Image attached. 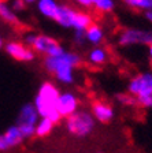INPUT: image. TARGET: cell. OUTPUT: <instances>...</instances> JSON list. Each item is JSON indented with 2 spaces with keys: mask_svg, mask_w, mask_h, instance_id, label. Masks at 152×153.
Masks as SVG:
<instances>
[{
  "mask_svg": "<svg viewBox=\"0 0 152 153\" xmlns=\"http://www.w3.org/2000/svg\"><path fill=\"white\" fill-rule=\"evenodd\" d=\"M38 119H40V115L33 102H26L25 105L21 107L19 114L16 116V126L23 134L25 140L34 137L36 123L38 122Z\"/></svg>",
  "mask_w": 152,
  "mask_h": 153,
  "instance_id": "277c9868",
  "label": "cell"
},
{
  "mask_svg": "<svg viewBox=\"0 0 152 153\" xmlns=\"http://www.w3.org/2000/svg\"><path fill=\"white\" fill-rule=\"evenodd\" d=\"M26 3L28 4H30V3H36V1H37V0H25Z\"/></svg>",
  "mask_w": 152,
  "mask_h": 153,
  "instance_id": "f546056e",
  "label": "cell"
},
{
  "mask_svg": "<svg viewBox=\"0 0 152 153\" xmlns=\"http://www.w3.org/2000/svg\"><path fill=\"white\" fill-rule=\"evenodd\" d=\"M30 47L34 49L36 53L45 55V56H60L64 52L62 44L47 34H36Z\"/></svg>",
  "mask_w": 152,
  "mask_h": 153,
  "instance_id": "5b68a950",
  "label": "cell"
},
{
  "mask_svg": "<svg viewBox=\"0 0 152 153\" xmlns=\"http://www.w3.org/2000/svg\"><path fill=\"white\" fill-rule=\"evenodd\" d=\"M108 59H110V53L103 47L92 48L88 53V62L93 66H103L108 62Z\"/></svg>",
  "mask_w": 152,
  "mask_h": 153,
  "instance_id": "5bb4252c",
  "label": "cell"
},
{
  "mask_svg": "<svg viewBox=\"0 0 152 153\" xmlns=\"http://www.w3.org/2000/svg\"><path fill=\"white\" fill-rule=\"evenodd\" d=\"M36 4H37L38 13L41 14L43 16L49 19H55L58 8L60 6V4H58L56 0H37Z\"/></svg>",
  "mask_w": 152,
  "mask_h": 153,
  "instance_id": "4fadbf2b",
  "label": "cell"
},
{
  "mask_svg": "<svg viewBox=\"0 0 152 153\" xmlns=\"http://www.w3.org/2000/svg\"><path fill=\"white\" fill-rule=\"evenodd\" d=\"M74 3H77L78 6L84 7V8H89V7H92V1L91 0H73Z\"/></svg>",
  "mask_w": 152,
  "mask_h": 153,
  "instance_id": "484cf974",
  "label": "cell"
},
{
  "mask_svg": "<svg viewBox=\"0 0 152 153\" xmlns=\"http://www.w3.org/2000/svg\"><path fill=\"white\" fill-rule=\"evenodd\" d=\"M8 149H10V146L6 141L4 134H0V152H6V150H8Z\"/></svg>",
  "mask_w": 152,
  "mask_h": 153,
  "instance_id": "d4e9b609",
  "label": "cell"
},
{
  "mask_svg": "<svg viewBox=\"0 0 152 153\" xmlns=\"http://www.w3.org/2000/svg\"><path fill=\"white\" fill-rule=\"evenodd\" d=\"M91 1H92V6H93V4H95L96 1H97V0H91Z\"/></svg>",
  "mask_w": 152,
  "mask_h": 153,
  "instance_id": "4dcf8cb0",
  "label": "cell"
},
{
  "mask_svg": "<svg viewBox=\"0 0 152 153\" xmlns=\"http://www.w3.org/2000/svg\"><path fill=\"white\" fill-rule=\"evenodd\" d=\"M3 134H4V137H6V141H7V143H8L10 149H13V148H16V146H19V145H22L23 141H25L23 134L21 133V130H19V127L16 126V124H14V126L8 127Z\"/></svg>",
  "mask_w": 152,
  "mask_h": 153,
  "instance_id": "9a60e30c",
  "label": "cell"
},
{
  "mask_svg": "<svg viewBox=\"0 0 152 153\" xmlns=\"http://www.w3.org/2000/svg\"><path fill=\"white\" fill-rule=\"evenodd\" d=\"M74 42L77 45H84L86 42L85 30H74Z\"/></svg>",
  "mask_w": 152,
  "mask_h": 153,
  "instance_id": "603a6c76",
  "label": "cell"
},
{
  "mask_svg": "<svg viewBox=\"0 0 152 153\" xmlns=\"http://www.w3.org/2000/svg\"><path fill=\"white\" fill-rule=\"evenodd\" d=\"M59 94L60 92L55 83L43 82L41 86L38 88V92L34 97V101H33L38 115L41 118L51 119L55 124H58L63 119L56 108V101Z\"/></svg>",
  "mask_w": 152,
  "mask_h": 153,
  "instance_id": "7a4b0ae2",
  "label": "cell"
},
{
  "mask_svg": "<svg viewBox=\"0 0 152 153\" xmlns=\"http://www.w3.org/2000/svg\"><path fill=\"white\" fill-rule=\"evenodd\" d=\"M93 7L96 8V11L99 13H103V14H107V13H111L115 7V1L114 0H97Z\"/></svg>",
  "mask_w": 152,
  "mask_h": 153,
  "instance_id": "ffe728a7",
  "label": "cell"
},
{
  "mask_svg": "<svg viewBox=\"0 0 152 153\" xmlns=\"http://www.w3.org/2000/svg\"><path fill=\"white\" fill-rule=\"evenodd\" d=\"M4 48V41H3V38L0 37V49H3Z\"/></svg>",
  "mask_w": 152,
  "mask_h": 153,
  "instance_id": "f1b7e54d",
  "label": "cell"
},
{
  "mask_svg": "<svg viewBox=\"0 0 152 153\" xmlns=\"http://www.w3.org/2000/svg\"><path fill=\"white\" fill-rule=\"evenodd\" d=\"M96 126V119L92 112L85 109H77L66 118V128L69 134L77 138H85L92 134Z\"/></svg>",
  "mask_w": 152,
  "mask_h": 153,
  "instance_id": "3957f363",
  "label": "cell"
},
{
  "mask_svg": "<svg viewBox=\"0 0 152 153\" xmlns=\"http://www.w3.org/2000/svg\"><path fill=\"white\" fill-rule=\"evenodd\" d=\"M151 68H152V57H151Z\"/></svg>",
  "mask_w": 152,
  "mask_h": 153,
  "instance_id": "1f68e13d",
  "label": "cell"
},
{
  "mask_svg": "<svg viewBox=\"0 0 152 153\" xmlns=\"http://www.w3.org/2000/svg\"><path fill=\"white\" fill-rule=\"evenodd\" d=\"M92 114L97 122L108 123V122H111L114 119L115 111L111 104H108L106 101H101V100H96L92 104Z\"/></svg>",
  "mask_w": 152,
  "mask_h": 153,
  "instance_id": "30bf717a",
  "label": "cell"
},
{
  "mask_svg": "<svg viewBox=\"0 0 152 153\" xmlns=\"http://www.w3.org/2000/svg\"><path fill=\"white\" fill-rule=\"evenodd\" d=\"M4 51L8 56L18 62H32L36 57V52L32 47L19 41H11L4 44Z\"/></svg>",
  "mask_w": 152,
  "mask_h": 153,
  "instance_id": "52a82bcc",
  "label": "cell"
},
{
  "mask_svg": "<svg viewBox=\"0 0 152 153\" xmlns=\"http://www.w3.org/2000/svg\"><path fill=\"white\" fill-rule=\"evenodd\" d=\"M137 105L143 108H152V93H144V94L136 96Z\"/></svg>",
  "mask_w": 152,
  "mask_h": 153,
  "instance_id": "44dd1931",
  "label": "cell"
},
{
  "mask_svg": "<svg viewBox=\"0 0 152 153\" xmlns=\"http://www.w3.org/2000/svg\"><path fill=\"white\" fill-rule=\"evenodd\" d=\"M55 127V123L51 119L48 118H41L38 119V122L36 123V133H34V137H38V138H44V137H48L52 130Z\"/></svg>",
  "mask_w": 152,
  "mask_h": 153,
  "instance_id": "2e32d148",
  "label": "cell"
},
{
  "mask_svg": "<svg viewBox=\"0 0 152 153\" xmlns=\"http://www.w3.org/2000/svg\"><path fill=\"white\" fill-rule=\"evenodd\" d=\"M85 37L89 44L99 45V44H101L103 38H104V30H103V27L99 23L92 22L85 29Z\"/></svg>",
  "mask_w": 152,
  "mask_h": 153,
  "instance_id": "7c38bea8",
  "label": "cell"
},
{
  "mask_svg": "<svg viewBox=\"0 0 152 153\" xmlns=\"http://www.w3.org/2000/svg\"><path fill=\"white\" fill-rule=\"evenodd\" d=\"M0 18L3 19L4 22L10 23V25H16L19 22L16 13L11 8V6L6 0H0Z\"/></svg>",
  "mask_w": 152,
  "mask_h": 153,
  "instance_id": "e0dca14e",
  "label": "cell"
},
{
  "mask_svg": "<svg viewBox=\"0 0 152 153\" xmlns=\"http://www.w3.org/2000/svg\"><path fill=\"white\" fill-rule=\"evenodd\" d=\"M118 101L121 102L122 105H137V99L136 96L130 94L129 92L127 93H121V94L117 96Z\"/></svg>",
  "mask_w": 152,
  "mask_h": 153,
  "instance_id": "7402d4cb",
  "label": "cell"
},
{
  "mask_svg": "<svg viewBox=\"0 0 152 153\" xmlns=\"http://www.w3.org/2000/svg\"><path fill=\"white\" fill-rule=\"evenodd\" d=\"M77 11L78 10L73 8V7H70V6H59L54 21L58 25L62 26V27L73 29V23H74V18H76Z\"/></svg>",
  "mask_w": 152,
  "mask_h": 153,
  "instance_id": "8fae6325",
  "label": "cell"
},
{
  "mask_svg": "<svg viewBox=\"0 0 152 153\" xmlns=\"http://www.w3.org/2000/svg\"><path fill=\"white\" fill-rule=\"evenodd\" d=\"M79 107V100L74 93L71 92H64L60 93L56 101V108L59 114L62 115V118H67L69 115L76 112Z\"/></svg>",
  "mask_w": 152,
  "mask_h": 153,
  "instance_id": "9c48e42d",
  "label": "cell"
},
{
  "mask_svg": "<svg viewBox=\"0 0 152 153\" xmlns=\"http://www.w3.org/2000/svg\"><path fill=\"white\" fill-rule=\"evenodd\" d=\"M26 1L25 0H11V8L15 11V13H21V11H23L25 10V7H26Z\"/></svg>",
  "mask_w": 152,
  "mask_h": 153,
  "instance_id": "cb8c5ba5",
  "label": "cell"
},
{
  "mask_svg": "<svg viewBox=\"0 0 152 153\" xmlns=\"http://www.w3.org/2000/svg\"><path fill=\"white\" fill-rule=\"evenodd\" d=\"M93 22V16L85 11H77L76 18H74L73 29L74 30H85L91 23Z\"/></svg>",
  "mask_w": 152,
  "mask_h": 153,
  "instance_id": "ac0fdd59",
  "label": "cell"
},
{
  "mask_svg": "<svg viewBox=\"0 0 152 153\" xmlns=\"http://www.w3.org/2000/svg\"><path fill=\"white\" fill-rule=\"evenodd\" d=\"M81 64V56L76 52L64 51L60 56H45L44 68L60 83L74 82V68Z\"/></svg>",
  "mask_w": 152,
  "mask_h": 153,
  "instance_id": "6da1fadb",
  "label": "cell"
},
{
  "mask_svg": "<svg viewBox=\"0 0 152 153\" xmlns=\"http://www.w3.org/2000/svg\"><path fill=\"white\" fill-rule=\"evenodd\" d=\"M118 44L121 47H130L136 44H144L148 47L152 44V30H143V29L127 27L121 32L118 37Z\"/></svg>",
  "mask_w": 152,
  "mask_h": 153,
  "instance_id": "8992f818",
  "label": "cell"
},
{
  "mask_svg": "<svg viewBox=\"0 0 152 153\" xmlns=\"http://www.w3.org/2000/svg\"><path fill=\"white\" fill-rule=\"evenodd\" d=\"M127 92L133 96L152 93V73H141L127 83Z\"/></svg>",
  "mask_w": 152,
  "mask_h": 153,
  "instance_id": "ba28073f",
  "label": "cell"
},
{
  "mask_svg": "<svg viewBox=\"0 0 152 153\" xmlns=\"http://www.w3.org/2000/svg\"><path fill=\"white\" fill-rule=\"evenodd\" d=\"M148 53H149V57H152V44L148 45Z\"/></svg>",
  "mask_w": 152,
  "mask_h": 153,
  "instance_id": "83f0119b",
  "label": "cell"
},
{
  "mask_svg": "<svg viewBox=\"0 0 152 153\" xmlns=\"http://www.w3.org/2000/svg\"><path fill=\"white\" fill-rule=\"evenodd\" d=\"M144 16L148 22L152 23V10H148V11H144Z\"/></svg>",
  "mask_w": 152,
  "mask_h": 153,
  "instance_id": "4316f807",
  "label": "cell"
},
{
  "mask_svg": "<svg viewBox=\"0 0 152 153\" xmlns=\"http://www.w3.org/2000/svg\"><path fill=\"white\" fill-rule=\"evenodd\" d=\"M129 8L136 10V11H148L152 10V0H124Z\"/></svg>",
  "mask_w": 152,
  "mask_h": 153,
  "instance_id": "d6986e66",
  "label": "cell"
}]
</instances>
